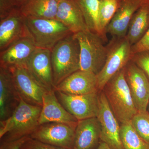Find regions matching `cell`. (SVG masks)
I'll return each mask as SVG.
<instances>
[{
	"label": "cell",
	"mask_w": 149,
	"mask_h": 149,
	"mask_svg": "<svg viewBox=\"0 0 149 149\" xmlns=\"http://www.w3.org/2000/svg\"><path fill=\"white\" fill-rule=\"evenodd\" d=\"M131 60L143 71L149 80V50L133 54Z\"/></svg>",
	"instance_id": "27"
},
{
	"label": "cell",
	"mask_w": 149,
	"mask_h": 149,
	"mask_svg": "<svg viewBox=\"0 0 149 149\" xmlns=\"http://www.w3.org/2000/svg\"><path fill=\"white\" fill-rule=\"evenodd\" d=\"M42 107L34 105L19 97L18 105L6 120L0 121L1 141H10L30 136L40 125Z\"/></svg>",
	"instance_id": "1"
},
{
	"label": "cell",
	"mask_w": 149,
	"mask_h": 149,
	"mask_svg": "<svg viewBox=\"0 0 149 149\" xmlns=\"http://www.w3.org/2000/svg\"><path fill=\"white\" fill-rule=\"evenodd\" d=\"M145 1L144 0H120L119 7L107 29L113 37L126 36L133 15Z\"/></svg>",
	"instance_id": "19"
},
{
	"label": "cell",
	"mask_w": 149,
	"mask_h": 149,
	"mask_svg": "<svg viewBox=\"0 0 149 149\" xmlns=\"http://www.w3.org/2000/svg\"><path fill=\"white\" fill-rule=\"evenodd\" d=\"M131 124L142 139L149 144V113L138 111L130 120Z\"/></svg>",
	"instance_id": "26"
},
{
	"label": "cell",
	"mask_w": 149,
	"mask_h": 149,
	"mask_svg": "<svg viewBox=\"0 0 149 149\" xmlns=\"http://www.w3.org/2000/svg\"><path fill=\"white\" fill-rule=\"evenodd\" d=\"M59 101L77 120L97 117L100 109V95L98 93L73 95L55 91Z\"/></svg>",
	"instance_id": "7"
},
{
	"label": "cell",
	"mask_w": 149,
	"mask_h": 149,
	"mask_svg": "<svg viewBox=\"0 0 149 149\" xmlns=\"http://www.w3.org/2000/svg\"><path fill=\"white\" fill-rule=\"evenodd\" d=\"M101 125L97 117L78 120L72 149H96L100 142Z\"/></svg>",
	"instance_id": "18"
},
{
	"label": "cell",
	"mask_w": 149,
	"mask_h": 149,
	"mask_svg": "<svg viewBox=\"0 0 149 149\" xmlns=\"http://www.w3.org/2000/svg\"><path fill=\"white\" fill-rule=\"evenodd\" d=\"M120 137L124 149H149V144L139 136L130 121L121 123Z\"/></svg>",
	"instance_id": "24"
},
{
	"label": "cell",
	"mask_w": 149,
	"mask_h": 149,
	"mask_svg": "<svg viewBox=\"0 0 149 149\" xmlns=\"http://www.w3.org/2000/svg\"><path fill=\"white\" fill-rule=\"evenodd\" d=\"M78 120L59 101L55 91H47L43 95V105L39 118L40 125L58 122L76 125Z\"/></svg>",
	"instance_id": "15"
},
{
	"label": "cell",
	"mask_w": 149,
	"mask_h": 149,
	"mask_svg": "<svg viewBox=\"0 0 149 149\" xmlns=\"http://www.w3.org/2000/svg\"><path fill=\"white\" fill-rule=\"evenodd\" d=\"M25 18L29 35L37 48L51 50L60 41L72 34L55 19Z\"/></svg>",
	"instance_id": "6"
},
{
	"label": "cell",
	"mask_w": 149,
	"mask_h": 149,
	"mask_svg": "<svg viewBox=\"0 0 149 149\" xmlns=\"http://www.w3.org/2000/svg\"><path fill=\"white\" fill-rule=\"evenodd\" d=\"M97 118L101 125L100 141L112 149H124L120 137V126L111 108L104 93L100 95Z\"/></svg>",
	"instance_id": "9"
},
{
	"label": "cell",
	"mask_w": 149,
	"mask_h": 149,
	"mask_svg": "<svg viewBox=\"0 0 149 149\" xmlns=\"http://www.w3.org/2000/svg\"><path fill=\"white\" fill-rule=\"evenodd\" d=\"M149 50V28L144 37L138 42L131 47L132 54Z\"/></svg>",
	"instance_id": "30"
},
{
	"label": "cell",
	"mask_w": 149,
	"mask_h": 149,
	"mask_svg": "<svg viewBox=\"0 0 149 149\" xmlns=\"http://www.w3.org/2000/svg\"><path fill=\"white\" fill-rule=\"evenodd\" d=\"M55 19L73 34L88 29L82 10L75 0H60Z\"/></svg>",
	"instance_id": "20"
},
{
	"label": "cell",
	"mask_w": 149,
	"mask_h": 149,
	"mask_svg": "<svg viewBox=\"0 0 149 149\" xmlns=\"http://www.w3.org/2000/svg\"><path fill=\"white\" fill-rule=\"evenodd\" d=\"M27 37L30 35L25 18L22 14L19 8L0 19V52L19 39Z\"/></svg>",
	"instance_id": "13"
},
{
	"label": "cell",
	"mask_w": 149,
	"mask_h": 149,
	"mask_svg": "<svg viewBox=\"0 0 149 149\" xmlns=\"http://www.w3.org/2000/svg\"><path fill=\"white\" fill-rule=\"evenodd\" d=\"M80 48V70L97 74L106 60L107 49L97 33L88 30L74 34Z\"/></svg>",
	"instance_id": "4"
},
{
	"label": "cell",
	"mask_w": 149,
	"mask_h": 149,
	"mask_svg": "<svg viewBox=\"0 0 149 149\" xmlns=\"http://www.w3.org/2000/svg\"><path fill=\"white\" fill-rule=\"evenodd\" d=\"M102 91L115 116L121 123L130 121L138 112L125 78L124 68L112 77Z\"/></svg>",
	"instance_id": "3"
},
{
	"label": "cell",
	"mask_w": 149,
	"mask_h": 149,
	"mask_svg": "<svg viewBox=\"0 0 149 149\" xmlns=\"http://www.w3.org/2000/svg\"><path fill=\"white\" fill-rule=\"evenodd\" d=\"M77 125L52 122L40 125L30 138L64 149H72Z\"/></svg>",
	"instance_id": "8"
},
{
	"label": "cell",
	"mask_w": 149,
	"mask_h": 149,
	"mask_svg": "<svg viewBox=\"0 0 149 149\" xmlns=\"http://www.w3.org/2000/svg\"><path fill=\"white\" fill-rule=\"evenodd\" d=\"M60 0H26L19 10L25 17L55 19Z\"/></svg>",
	"instance_id": "21"
},
{
	"label": "cell",
	"mask_w": 149,
	"mask_h": 149,
	"mask_svg": "<svg viewBox=\"0 0 149 149\" xmlns=\"http://www.w3.org/2000/svg\"><path fill=\"white\" fill-rule=\"evenodd\" d=\"M18 8H19L15 5L11 0H0V19L8 16Z\"/></svg>",
	"instance_id": "29"
},
{
	"label": "cell",
	"mask_w": 149,
	"mask_h": 149,
	"mask_svg": "<svg viewBox=\"0 0 149 149\" xmlns=\"http://www.w3.org/2000/svg\"><path fill=\"white\" fill-rule=\"evenodd\" d=\"M51 58L55 88L67 77L80 70V46L74 34L56 44L51 50Z\"/></svg>",
	"instance_id": "2"
},
{
	"label": "cell",
	"mask_w": 149,
	"mask_h": 149,
	"mask_svg": "<svg viewBox=\"0 0 149 149\" xmlns=\"http://www.w3.org/2000/svg\"><path fill=\"white\" fill-rule=\"evenodd\" d=\"M30 136L10 141H1L0 149H21L22 146Z\"/></svg>",
	"instance_id": "31"
},
{
	"label": "cell",
	"mask_w": 149,
	"mask_h": 149,
	"mask_svg": "<svg viewBox=\"0 0 149 149\" xmlns=\"http://www.w3.org/2000/svg\"><path fill=\"white\" fill-rule=\"evenodd\" d=\"M101 1L75 0L82 10L88 29L91 32L98 34L103 39L99 20L100 6Z\"/></svg>",
	"instance_id": "23"
},
{
	"label": "cell",
	"mask_w": 149,
	"mask_h": 149,
	"mask_svg": "<svg viewBox=\"0 0 149 149\" xmlns=\"http://www.w3.org/2000/svg\"><path fill=\"white\" fill-rule=\"evenodd\" d=\"M107 47L105 63L97 74L98 89L100 91L115 74L125 67L133 55L132 45L126 36L113 37Z\"/></svg>",
	"instance_id": "5"
},
{
	"label": "cell",
	"mask_w": 149,
	"mask_h": 149,
	"mask_svg": "<svg viewBox=\"0 0 149 149\" xmlns=\"http://www.w3.org/2000/svg\"><path fill=\"white\" fill-rule=\"evenodd\" d=\"M13 76L15 85L19 97L28 103L42 107L43 97L47 90L39 84L26 68H8Z\"/></svg>",
	"instance_id": "10"
},
{
	"label": "cell",
	"mask_w": 149,
	"mask_h": 149,
	"mask_svg": "<svg viewBox=\"0 0 149 149\" xmlns=\"http://www.w3.org/2000/svg\"><path fill=\"white\" fill-rule=\"evenodd\" d=\"M96 149H112L105 143L100 141L98 146Z\"/></svg>",
	"instance_id": "33"
},
{
	"label": "cell",
	"mask_w": 149,
	"mask_h": 149,
	"mask_svg": "<svg viewBox=\"0 0 149 149\" xmlns=\"http://www.w3.org/2000/svg\"><path fill=\"white\" fill-rule=\"evenodd\" d=\"M19 100L10 70L0 66V121L10 116Z\"/></svg>",
	"instance_id": "16"
},
{
	"label": "cell",
	"mask_w": 149,
	"mask_h": 149,
	"mask_svg": "<svg viewBox=\"0 0 149 149\" xmlns=\"http://www.w3.org/2000/svg\"><path fill=\"white\" fill-rule=\"evenodd\" d=\"M21 149H64L45 143L29 137L21 147Z\"/></svg>",
	"instance_id": "28"
},
{
	"label": "cell",
	"mask_w": 149,
	"mask_h": 149,
	"mask_svg": "<svg viewBox=\"0 0 149 149\" xmlns=\"http://www.w3.org/2000/svg\"><path fill=\"white\" fill-rule=\"evenodd\" d=\"M144 1H149V0H144Z\"/></svg>",
	"instance_id": "34"
},
{
	"label": "cell",
	"mask_w": 149,
	"mask_h": 149,
	"mask_svg": "<svg viewBox=\"0 0 149 149\" xmlns=\"http://www.w3.org/2000/svg\"><path fill=\"white\" fill-rule=\"evenodd\" d=\"M149 28V1H144L130 20L126 37L131 45L144 37Z\"/></svg>",
	"instance_id": "22"
},
{
	"label": "cell",
	"mask_w": 149,
	"mask_h": 149,
	"mask_svg": "<svg viewBox=\"0 0 149 149\" xmlns=\"http://www.w3.org/2000/svg\"><path fill=\"white\" fill-rule=\"evenodd\" d=\"M11 1L16 7L20 8V7L24 3L26 0H11Z\"/></svg>",
	"instance_id": "32"
},
{
	"label": "cell",
	"mask_w": 149,
	"mask_h": 149,
	"mask_svg": "<svg viewBox=\"0 0 149 149\" xmlns=\"http://www.w3.org/2000/svg\"><path fill=\"white\" fill-rule=\"evenodd\" d=\"M36 48L30 37L19 39L0 52V66L25 67L27 61Z\"/></svg>",
	"instance_id": "17"
},
{
	"label": "cell",
	"mask_w": 149,
	"mask_h": 149,
	"mask_svg": "<svg viewBox=\"0 0 149 149\" xmlns=\"http://www.w3.org/2000/svg\"><path fill=\"white\" fill-rule=\"evenodd\" d=\"M54 90L73 95L98 93L97 74L80 70L63 80L55 87Z\"/></svg>",
	"instance_id": "14"
},
{
	"label": "cell",
	"mask_w": 149,
	"mask_h": 149,
	"mask_svg": "<svg viewBox=\"0 0 149 149\" xmlns=\"http://www.w3.org/2000/svg\"><path fill=\"white\" fill-rule=\"evenodd\" d=\"M125 77L138 111H147L149 101V80L143 71L130 60L124 68Z\"/></svg>",
	"instance_id": "11"
},
{
	"label": "cell",
	"mask_w": 149,
	"mask_h": 149,
	"mask_svg": "<svg viewBox=\"0 0 149 149\" xmlns=\"http://www.w3.org/2000/svg\"><path fill=\"white\" fill-rule=\"evenodd\" d=\"M120 0H102L100 6L99 20L104 42L107 41V29L119 7Z\"/></svg>",
	"instance_id": "25"
},
{
	"label": "cell",
	"mask_w": 149,
	"mask_h": 149,
	"mask_svg": "<svg viewBox=\"0 0 149 149\" xmlns=\"http://www.w3.org/2000/svg\"><path fill=\"white\" fill-rule=\"evenodd\" d=\"M51 53V50L36 48L25 67L35 80L47 91L54 90L55 88Z\"/></svg>",
	"instance_id": "12"
}]
</instances>
